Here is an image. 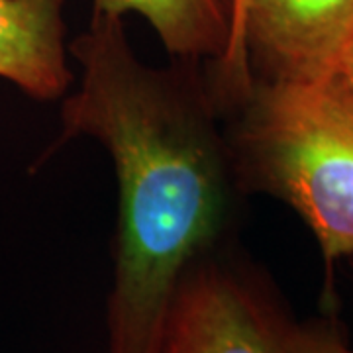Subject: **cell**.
<instances>
[{
	"label": "cell",
	"instance_id": "cell-9",
	"mask_svg": "<svg viewBox=\"0 0 353 353\" xmlns=\"http://www.w3.org/2000/svg\"><path fill=\"white\" fill-rule=\"evenodd\" d=\"M334 81L350 94V99L353 101V39L350 48L343 53V57H341V63L338 67V73L334 77Z\"/></svg>",
	"mask_w": 353,
	"mask_h": 353
},
{
	"label": "cell",
	"instance_id": "cell-3",
	"mask_svg": "<svg viewBox=\"0 0 353 353\" xmlns=\"http://www.w3.org/2000/svg\"><path fill=\"white\" fill-rule=\"evenodd\" d=\"M292 324L267 281L222 250L183 277L157 353H290Z\"/></svg>",
	"mask_w": 353,
	"mask_h": 353
},
{
	"label": "cell",
	"instance_id": "cell-2",
	"mask_svg": "<svg viewBox=\"0 0 353 353\" xmlns=\"http://www.w3.org/2000/svg\"><path fill=\"white\" fill-rule=\"evenodd\" d=\"M226 138L243 192L285 201L332 263L353 253V101L332 79H253L228 104Z\"/></svg>",
	"mask_w": 353,
	"mask_h": 353
},
{
	"label": "cell",
	"instance_id": "cell-7",
	"mask_svg": "<svg viewBox=\"0 0 353 353\" xmlns=\"http://www.w3.org/2000/svg\"><path fill=\"white\" fill-rule=\"evenodd\" d=\"M241 0H232V34H230V48L224 59L214 65V79L212 83L224 97H236L245 88L252 87L253 77L243 69L238 53V34H240Z\"/></svg>",
	"mask_w": 353,
	"mask_h": 353
},
{
	"label": "cell",
	"instance_id": "cell-8",
	"mask_svg": "<svg viewBox=\"0 0 353 353\" xmlns=\"http://www.w3.org/2000/svg\"><path fill=\"white\" fill-rule=\"evenodd\" d=\"M290 353H353L334 326L322 322L314 324H292L289 338Z\"/></svg>",
	"mask_w": 353,
	"mask_h": 353
},
{
	"label": "cell",
	"instance_id": "cell-6",
	"mask_svg": "<svg viewBox=\"0 0 353 353\" xmlns=\"http://www.w3.org/2000/svg\"><path fill=\"white\" fill-rule=\"evenodd\" d=\"M136 12L145 18L165 50L185 63H220L230 48L232 0H94V14Z\"/></svg>",
	"mask_w": 353,
	"mask_h": 353
},
{
	"label": "cell",
	"instance_id": "cell-5",
	"mask_svg": "<svg viewBox=\"0 0 353 353\" xmlns=\"http://www.w3.org/2000/svg\"><path fill=\"white\" fill-rule=\"evenodd\" d=\"M0 79L34 101L67 92L63 0H0Z\"/></svg>",
	"mask_w": 353,
	"mask_h": 353
},
{
	"label": "cell",
	"instance_id": "cell-1",
	"mask_svg": "<svg viewBox=\"0 0 353 353\" xmlns=\"http://www.w3.org/2000/svg\"><path fill=\"white\" fill-rule=\"evenodd\" d=\"M71 53L81 85L63 102V139H99L118 181L108 353H157L181 281L224 250L243 192L224 108L196 63L139 61L122 18L94 14Z\"/></svg>",
	"mask_w": 353,
	"mask_h": 353
},
{
	"label": "cell",
	"instance_id": "cell-4",
	"mask_svg": "<svg viewBox=\"0 0 353 353\" xmlns=\"http://www.w3.org/2000/svg\"><path fill=\"white\" fill-rule=\"evenodd\" d=\"M353 39V0H241L238 53L259 81H332Z\"/></svg>",
	"mask_w": 353,
	"mask_h": 353
}]
</instances>
